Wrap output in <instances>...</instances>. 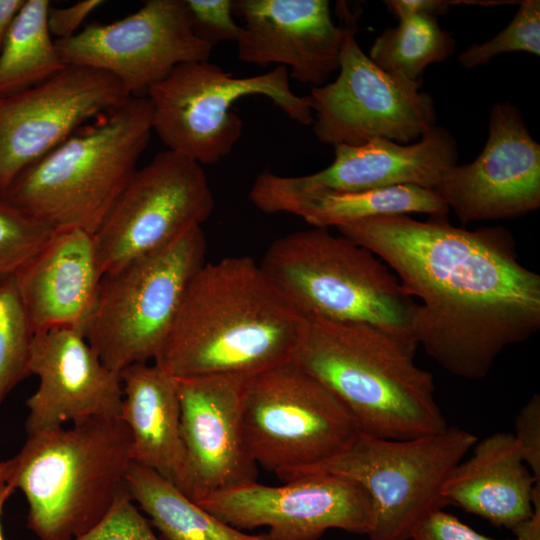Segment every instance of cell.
<instances>
[{"instance_id":"6da1fadb","label":"cell","mask_w":540,"mask_h":540,"mask_svg":"<svg viewBox=\"0 0 540 540\" xmlns=\"http://www.w3.org/2000/svg\"><path fill=\"white\" fill-rule=\"evenodd\" d=\"M385 261L421 300L418 345L454 376L481 379L509 346L540 329V276L504 227L467 230L446 217H374L336 228Z\"/></svg>"},{"instance_id":"7a4b0ae2","label":"cell","mask_w":540,"mask_h":540,"mask_svg":"<svg viewBox=\"0 0 540 540\" xmlns=\"http://www.w3.org/2000/svg\"><path fill=\"white\" fill-rule=\"evenodd\" d=\"M306 317L248 256L206 262L154 364L174 378L255 375L293 359Z\"/></svg>"},{"instance_id":"3957f363","label":"cell","mask_w":540,"mask_h":540,"mask_svg":"<svg viewBox=\"0 0 540 540\" xmlns=\"http://www.w3.org/2000/svg\"><path fill=\"white\" fill-rule=\"evenodd\" d=\"M417 347L373 325L306 317L292 360L340 400L360 433L404 440L448 426L433 375L414 362Z\"/></svg>"},{"instance_id":"277c9868","label":"cell","mask_w":540,"mask_h":540,"mask_svg":"<svg viewBox=\"0 0 540 540\" xmlns=\"http://www.w3.org/2000/svg\"><path fill=\"white\" fill-rule=\"evenodd\" d=\"M148 97H128L23 171L0 198L52 230L94 235L149 144Z\"/></svg>"},{"instance_id":"5b68a950","label":"cell","mask_w":540,"mask_h":540,"mask_svg":"<svg viewBox=\"0 0 540 540\" xmlns=\"http://www.w3.org/2000/svg\"><path fill=\"white\" fill-rule=\"evenodd\" d=\"M9 483L27 504L38 540H74L94 527L126 490L131 436L120 418L28 435Z\"/></svg>"},{"instance_id":"8992f818","label":"cell","mask_w":540,"mask_h":540,"mask_svg":"<svg viewBox=\"0 0 540 540\" xmlns=\"http://www.w3.org/2000/svg\"><path fill=\"white\" fill-rule=\"evenodd\" d=\"M260 266L305 317L369 324L418 345V303L376 255L343 235L318 227L289 233Z\"/></svg>"},{"instance_id":"52a82bcc","label":"cell","mask_w":540,"mask_h":540,"mask_svg":"<svg viewBox=\"0 0 540 540\" xmlns=\"http://www.w3.org/2000/svg\"><path fill=\"white\" fill-rule=\"evenodd\" d=\"M206 237L195 227L170 245L102 275L82 331L111 370L154 360L187 287L206 263Z\"/></svg>"},{"instance_id":"ba28073f","label":"cell","mask_w":540,"mask_h":540,"mask_svg":"<svg viewBox=\"0 0 540 540\" xmlns=\"http://www.w3.org/2000/svg\"><path fill=\"white\" fill-rule=\"evenodd\" d=\"M477 441L457 426L404 440L359 432L343 452L298 477L329 473L354 480L372 503L369 540H409L426 517L449 505L443 484Z\"/></svg>"},{"instance_id":"9c48e42d","label":"cell","mask_w":540,"mask_h":540,"mask_svg":"<svg viewBox=\"0 0 540 540\" xmlns=\"http://www.w3.org/2000/svg\"><path fill=\"white\" fill-rule=\"evenodd\" d=\"M250 95L267 97L302 125L313 123L308 97L293 92L287 68L278 66L260 75L235 77L205 60L178 65L149 90L153 131L167 150L201 166L214 165L240 139L242 120L232 108Z\"/></svg>"},{"instance_id":"30bf717a","label":"cell","mask_w":540,"mask_h":540,"mask_svg":"<svg viewBox=\"0 0 540 540\" xmlns=\"http://www.w3.org/2000/svg\"><path fill=\"white\" fill-rule=\"evenodd\" d=\"M243 427L256 464L285 482L337 456L359 434L340 400L293 360L250 377Z\"/></svg>"},{"instance_id":"8fae6325","label":"cell","mask_w":540,"mask_h":540,"mask_svg":"<svg viewBox=\"0 0 540 540\" xmlns=\"http://www.w3.org/2000/svg\"><path fill=\"white\" fill-rule=\"evenodd\" d=\"M346 25L335 81L311 89L313 133L321 143L358 146L374 139L417 142L436 121L433 98L412 81L379 68L356 41V19L345 2Z\"/></svg>"},{"instance_id":"7c38bea8","label":"cell","mask_w":540,"mask_h":540,"mask_svg":"<svg viewBox=\"0 0 540 540\" xmlns=\"http://www.w3.org/2000/svg\"><path fill=\"white\" fill-rule=\"evenodd\" d=\"M203 166L165 150L138 168L93 235L102 274L158 251L201 226L214 209Z\"/></svg>"},{"instance_id":"4fadbf2b","label":"cell","mask_w":540,"mask_h":540,"mask_svg":"<svg viewBox=\"0 0 540 540\" xmlns=\"http://www.w3.org/2000/svg\"><path fill=\"white\" fill-rule=\"evenodd\" d=\"M54 41L66 65L111 74L129 97H146L175 67L208 60L213 49L194 32L184 0H148L120 20Z\"/></svg>"},{"instance_id":"5bb4252c","label":"cell","mask_w":540,"mask_h":540,"mask_svg":"<svg viewBox=\"0 0 540 540\" xmlns=\"http://www.w3.org/2000/svg\"><path fill=\"white\" fill-rule=\"evenodd\" d=\"M128 97L111 74L79 65H66L39 84L0 96V198L23 171L82 124Z\"/></svg>"},{"instance_id":"9a60e30c","label":"cell","mask_w":540,"mask_h":540,"mask_svg":"<svg viewBox=\"0 0 540 540\" xmlns=\"http://www.w3.org/2000/svg\"><path fill=\"white\" fill-rule=\"evenodd\" d=\"M195 503L241 531L268 527L274 540H319L329 529L368 535L373 525L372 503L363 487L329 473L306 474L282 486L256 481Z\"/></svg>"},{"instance_id":"2e32d148","label":"cell","mask_w":540,"mask_h":540,"mask_svg":"<svg viewBox=\"0 0 540 540\" xmlns=\"http://www.w3.org/2000/svg\"><path fill=\"white\" fill-rule=\"evenodd\" d=\"M334 148L333 162L312 174L261 172L249 192L251 202L260 211L274 214L281 203L316 191L353 192L398 185L434 189L458 160L456 140L439 126L411 144L374 139L358 146L341 144Z\"/></svg>"},{"instance_id":"e0dca14e","label":"cell","mask_w":540,"mask_h":540,"mask_svg":"<svg viewBox=\"0 0 540 540\" xmlns=\"http://www.w3.org/2000/svg\"><path fill=\"white\" fill-rule=\"evenodd\" d=\"M434 190L463 224L516 218L540 207V145L520 111L495 104L488 137L471 163L449 168Z\"/></svg>"},{"instance_id":"ac0fdd59","label":"cell","mask_w":540,"mask_h":540,"mask_svg":"<svg viewBox=\"0 0 540 540\" xmlns=\"http://www.w3.org/2000/svg\"><path fill=\"white\" fill-rule=\"evenodd\" d=\"M250 377L229 373L176 378L188 469L187 497L194 502L256 482L257 464L243 427Z\"/></svg>"},{"instance_id":"d6986e66","label":"cell","mask_w":540,"mask_h":540,"mask_svg":"<svg viewBox=\"0 0 540 540\" xmlns=\"http://www.w3.org/2000/svg\"><path fill=\"white\" fill-rule=\"evenodd\" d=\"M29 372L39 378V386L26 401L28 435L66 422L120 417V374L101 361L80 328L35 334Z\"/></svg>"},{"instance_id":"ffe728a7","label":"cell","mask_w":540,"mask_h":540,"mask_svg":"<svg viewBox=\"0 0 540 540\" xmlns=\"http://www.w3.org/2000/svg\"><path fill=\"white\" fill-rule=\"evenodd\" d=\"M242 19L236 41L245 63L278 64L296 81L320 87L339 70L346 25H336L327 0H233Z\"/></svg>"},{"instance_id":"44dd1931","label":"cell","mask_w":540,"mask_h":540,"mask_svg":"<svg viewBox=\"0 0 540 540\" xmlns=\"http://www.w3.org/2000/svg\"><path fill=\"white\" fill-rule=\"evenodd\" d=\"M102 275L93 235L79 229L54 231L14 276L34 335L57 328L83 329Z\"/></svg>"},{"instance_id":"7402d4cb","label":"cell","mask_w":540,"mask_h":540,"mask_svg":"<svg viewBox=\"0 0 540 540\" xmlns=\"http://www.w3.org/2000/svg\"><path fill=\"white\" fill-rule=\"evenodd\" d=\"M119 374L123 391L119 418L130 432L133 462L155 471L187 496L176 378L148 363L130 365Z\"/></svg>"},{"instance_id":"603a6c76","label":"cell","mask_w":540,"mask_h":540,"mask_svg":"<svg viewBox=\"0 0 540 540\" xmlns=\"http://www.w3.org/2000/svg\"><path fill=\"white\" fill-rule=\"evenodd\" d=\"M442 487L447 503L512 530L533 513L537 482L511 433L497 432L476 442Z\"/></svg>"},{"instance_id":"cb8c5ba5","label":"cell","mask_w":540,"mask_h":540,"mask_svg":"<svg viewBox=\"0 0 540 540\" xmlns=\"http://www.w3.org/2000/svg\"><path fill=\"white\" fill-rule=\"evenodd\" d=\"M448 212L449 208L434 189L416 185L353 192L316 191L287 200L275 210V213L298 216L312 227L326 229L379 216L423 213L446 217Z\"/></svg>"},{"instance_id":"d4e9b609","label":"cell","mask_w":540,"mask_h":540,"mask_svg":"<svg viewBox=\"0 0 540 540\" xmlns=\"http://www.w3.org/2000/svg\"><path fill=\"white\" fill-rule=\"evenodd\" d=\"M126 491L167 540H274L247 534L206 511L155 471L132 462Z\"/></svg>"},{"instance_id":"484cf974","label":"cell","mask_w":540,"mask_h":540,"mask_svg":"<svg viewBox=\"0 0 540 540\" xmlns=\"http://www.w3.org/2000/svg\"><path fill=\"white\" fill-rule=\"evenodd\" d=\"M48 0H25L0 51V96L12 94L60 72L62 61L49 32Z\"/></svg>"},{"instance_id":"4316f807","label":"cell","mask_w":540,"mask_h":540,"mask_svg":"<svg viewBox=\"0 0 540 540\" xmlns=\"http://www.w3.org/2000/svg\"><path fill=\"white\" fill-rule=\"evenodd\" d=\"M456 43L438 18L410 15L385 29L374 41L369 58L387 73L417 81L425 68L450 56Z\"/></svg>"},{"instance_id":"83f0119b","label":"cell","mask_w":540,"mask_h":540,"mask_svg":"<svg viewBox=\"0 0 540 540\" xmlns=\"http://www.w3.org/2000/svg\"><path fill=\"white\" fill-rule=\"evenodd\" d=\"M33 338L15 277L0 280V405L18 383L30 376Z\"/></svg>"},{"instance_id":"f1b7e54d","label":"cell","mask_w":540,"mask_h":540,"mask_svg":"<svg viewBox=\"0 0 540 540\" xmlns=\"http://www.w3.org/2000/svg\"><path fill=\"white\" fill-rule=\"evenodd\" d=\"M540 55V1L522 0L510 23L482 44H471L458 56L465 68L487 64L494 56L508 52Z\"/></svg>"},{"instance_id":"f546056e","label":"cell","mask_w":540,"mask_h":540,"mask_svg":"<svg viewBox=\"0 0 540 540\" xmlns=\"http://www.w3.org/2000/svg\"><path fill=\"white\" fill-rule=\"evenodd\" d=\"M53 232L0 199V280L15 276Z\"/></svg>"},{"instance_id":"4dcf8cb0","label":"cell","mask_w":540,"mask_h":540,"mask_svg":"<svg viewBox=\"0 0 540 540\" xmlns=\"http://www.w3.org/2000/svg\"><path fill=\"white\" fill-rule=\"evenodd\" d=\"M74 540H161L150 521L123 491L94 527Z\"/></svg>"},{"instance_id":"1f68e13d","label":"cell","mask_w":540,"mask_h":540,"mask_svg":"<svg viewBox=\"0 0 540 540\" xmlns=\"http://www.w3.org/2000/svg\"><path fill=\"white\" fill-rule=\"evenodd\" d=\"M196 35L212 48L237 41L241 25L234 19L233 0H184Z\"/></svg>"},{"instance_id":"d6a6232c","label":"cell","mask_w":540,"mask_h":540,"mask_svg":"<svg viewBox=\"0 0 540 540\" xmlns=\"http://www.w3.org/2000/svg\"><path fill=\"white\" fill-rule=\"evenodd\" d=\"M513 434L523 460L537 482H540V396L534 394L521 408Z\"/></svg>"},{"instance_id":"836d02e7","label":"cell","mask_w":540,"mask_h":540,"mask_svg":"<svg viewBox=\"0 0 540 540\" xmlns=\"http://www.w3.org/2000/svg\"><path fill=\"white\" fill-rule=\"evenodd\" d=\"M411 540H515L495 539L478 533L442 509L431 513L416 528Z\"/></svg>"},{"instance_id":"e575fe53","label":"cell","mask_w":540,"mask_h":540,"mask_svg":"<svg viewBox=\"0 0 540 540\" xmlns=\"http://www.w3.org/2000/svg\"><path fill=\"white\" fill-rule=\"evenodd\" d=\"M103 3L102 0H83L62 8L50 6L47 14L50 34L55 37V40H63L76 35L84 20Z\"/></svg>"},{"instance_id":"d590c367","label":"cell","mask_w":540,"mask_h":540,"mask_svg":"<svg viewBox=\"0 0 540 540\" xmlns=\"http://www.w3.org/2000/svg\"><path fill=\"white\" fill-rule=\"evenodd\" d=\"M468 4V1L450 0H386L388 11L398 20L410 15H426L438 18L448 13L455 4Z\"/></svg>"},{"instance_id":"8d00e7d4","label":"cell","mask_w":540,"mask_h":540,"mask_svg":"<svg viewBox=\"0 0 540 540\" xmlns=\"http://www.w3.org/2000/svg\"><path fill=\"white\" fill-rule=\"evenodd\" d=\"M511 531L515 540H540V483L534 487L532 515Z\"/></svg>"},{"instance_id":"74e56055","label":"cell","mask_w":540,"mask_h":540,"mask_svg":"<svg viewBox=\"0 0 540 540\" xmlns=\"http://www.w3.org/2000/svg\"><path fill=\"white\" fill-rule=\"evenodd\" d=\"M25 0H0V51L16 15Z\"/></svg>"},{"instance_id":"f35d334b","label":"cell","mask_w":540,"mask_h":540,"mask_svg":"<svg viewBox=\"0 0 540 540\" xmlns=\"http://www.w3.org/2000/svg\"><path fill=\"white\" fill-rule=\"evenodd\" d=\"M14 491H15V488L9 482H6L0 486V540H4V536L2 532V525H1V516L3 512V508L7 499L12 495Z\"/></svg>"},{"instance_id":"ab89813d","label":"cell","mask_w":540,"mask_h":540,"mask_svg":"<svg viewBox=\"0 0 540 540\" xmlns=\"http://www.w3.org/2000/svg\"><path fill=\"white\" fill-rule=\"evenodd\" d=\"M15 466L14 457L0 461V486L9 481Z\"/></svg>"}]
</instances>
